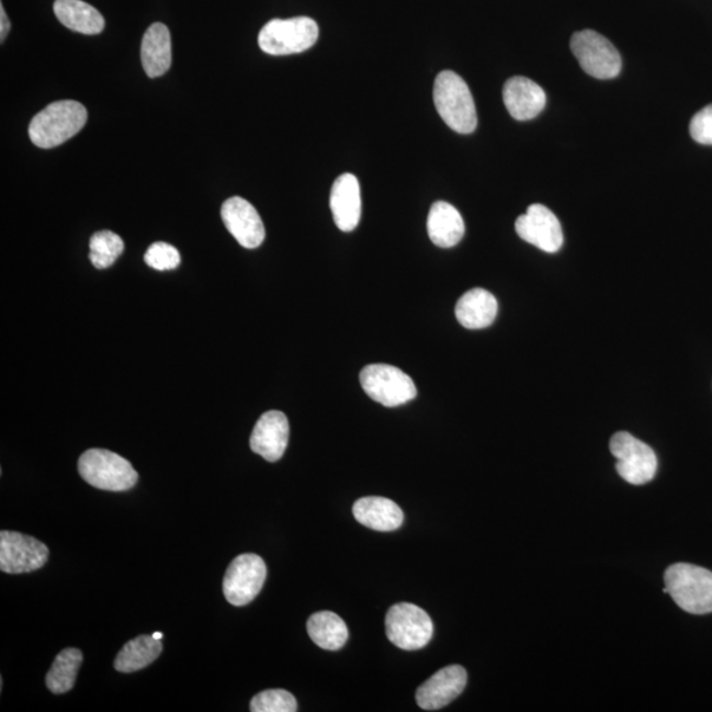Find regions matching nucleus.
<instances>
[{
  "label": "nucleus",
  "mask_w": 712,
  "mask_h": 712,
  "mask_svg": "<svg viewBox=\"0 0 712 712\" xmlns=\"http://www.w3.org/2000/svg\"><path fill=\"white\" fill-rule=\"evenodd\" d=\"M570 48L586 74L598 80H611L622 70V57L615 45L596 31L576 32Z\"/></svg>",
  "instance_id": "nucleus-7"
},
{
  "label": "nucleus",
  "mask_w": 712,
  "mask_h": 712,
  "mask_svg": "<svg viewBox=\"0 0 712 712\" xmlns=\"http://www.w3.org/2000/svg\"><path fill=\"white\" fill-rule=\"evenodd\" d=\"M11 29L8 14H5L3 4H0V42L4 43Z\"/></svg>",
  "instance_id": "nucleus-30"
},
{
  "label": "nucleus",
  "mask_w": 712,
  "mask_h": 712,
  "mask_svg": "<svg viewBox=\"0 0 712 712\" xmlns=\"http://www.w3.org/2000/svg\"><path fill=\"white\" fill-rule=\"evenodd\" d=\"M467 685V671L461 665H450L437 671L416 691V702L422 710L436 711L452 703Z\"/></svg>",
  "instance_id": "nucleus-14"
},
{
  "label": "nucleus",
  "mask_w": 712,
  "mask_h": 712,
  "mask_svg": "<svg viewBox=\"0 0 712 712\" xmlns=\"http://www.w3.org/2000/svg\"><path fill=\"white\" fill-rule=\"evenodd\" d=\"M433 100L437 111L448 126L459 134H472L478 126V115L472 91L462 77L452 70L436 78Z\"/></svg>",
  "instance_id": "nucleus-1"
},
{
  "label": "nucleus",
  "mask_w": 712,
  "mask_h": 712,
  "mask_svg": "<svg viewBox=\"0 0 712 712\" xmlns=\"http://www.w3.org/2000/svg\"><path fill=\"white\" fill-rule=\"evenodd\" d=\"M152 636H154L156 640H162V637H165V635H162L161 632H155Z\"/></svg>",
  "instance_id": "nucleus-31"
},
{
  "label": "nucleus",
  "mask_w": 712,
  "mask_h": 712,
  "mask_svg": "<svg viewBox=\"0 0 712 712\" xmlns=\"http://www.w3.org/2000/svg\"><path fill=\"white\" fill-rule=\"evenodd\" d=\"M428 235L436 246L452 248L460 244L465 235V222L453 205L437 201L428 215Z\"/></svg>",
  "instance_id": "nucleus-19"
},
{
  "label": "nucleus",
  "mask_w": 712,
  "mask_h": 712,
  "mask_svg": "<svg viewBox=\"0 0 712 712\" xmlns=\"http://www.w3.org/2000/svg\"><path fill=\"white\" fill-rule=\"evenodd\" d=\"M515 228L522 240L542 251L558 252L564 245L560 221L551 208L544 205L529 206L527 213L516 221Z\"/></svg>",
  "instance_id": "nucleus-12"
},
{
  "label": "nucleus",
  "mask_w": 712,
  "mask_h": 712,
  "mask_svg": "<svg viewBox=\"0 0 712 712\" xmlns=\"http://www.w3.org/2000/svg\"><path fill=\"white\" fill-rule=\"evenodd\" d=\"M88 122V111L77 101H57L38 113L30 124V137L38 148H54L74 137Z\"/></svg>",
  "instance_id": "nucleus-2"
},
{
  "label": "nucleus",
  "mask_w": 712,
  "mask_h": 712,
  "mask_svg": "<svg viewBox=\"0 0 712 712\" xmlns=\"http://www.w3.org/2000/svg\"><path fill=\"white\" fill-rule=\"evenodd\" d=\"M690 135L699 145L712 146V104L692 117Z\"/></svg>",
  "instance_id": "nucleus-29"
},
{
  "label": "nucleus",
  "mask_w": 712,
  "mask_h": 712,
  "mask_svg": "<svg viewBox=\"0 0 712 712\" xmlns=\"http://www.w3.org/2000/svg\"><path fill=\"white\" fill-rule=\"evenodd\" d=\"M142 64L148 77L166 75L172 65V41L167 25L155 23L142 42Z\"/></svg>",
  "instance_id": "nucleus-20"
},
{
  "label": "nucleus",
  "mask_w": 712,
  "mask_h": 712,
  "mask_svg": "<svg viewBox=\"0 0 712 712\" xmlns=\"http://www.w3.org/2000/svg\"><path fill=\"white\" fill-rule=\"evenodd\" d=\"M362 388L372 400L387 408L400 407L417 396L410 376L389 364H370L361 372Z\"/></svg>",
  "instance_id": "nucleus-8"
},
{
  "label": "nucleus",
  "mask_w": 712,
  "mask_h": 712,
  "mask_svg": "<svg viewBox=\"0 0 712 712\" xmlns=\"http://www.w3.org/2000/svg\"><path fill=\"white\" fill-rule=\"evenodd\" d=\"M389 642L403 651H418L433 636L432 619L420 607L411 603L392 606L385 617Z\"/></svg>",
  "instance_id": "nucleus-6"
},
{
  "label": "nucleus",
  "mask_w": 712,
  "mask_h": 712,
  "mask_svg": "<svg viewBox=\"0 0 712 712\" xmlns=\"http://www.w3.org/2000/svg\"><path fill=\"white\" fill-rule=\"evenodd\" d=\"M78 473L90 486L122 493L136 485L137 473L123 456L104 449H90L78 461Z\"/></svg>",
  "instance_id": "nucleus-4"
},
{
  "label": "nucleus",
  "mask_w": 712,
  "mask_h": 712,
  "mask_svg": "<svg viewBox=\"0 0 712 712\" xmlns=\"http://www.w3.org/2000/svg\"><path fill=\"white\" fill-rule=\"evenodd\" d=\"M330 208L339 230H355L362 217V197L361 185L354 174L343 173L332 184Z\"/></svg>",
  "instance_id": "nucleus-16"
},
{
  "label": "nucleus",
  "mask_w": 712,
  "mask_h": 712,
  "mask_svg": "<svg viewBox=\"0 0 712 712\" xmlns=\"http://www.w3.org/2000/svg\"><path fill=\"white\" fill-rule=\"evenodd\" d=\"M222 219L241 247L253 250L263 244L265 228L257 208L241 197L228 199L221 211Z\"/></svg>",
  "instance_id": "nucleus-13"
},
{
  "label": "nucleus",
  "mask_w": 712,
  "mask_h": 712,
  "mask_svg": "<svg viewBox=\"0 0 712 712\" xmlns=\"http://www.w3.org/2000/svg\"><path fill=\"white\" fill-rule=\"evenodd\" d=\"M308 633L313 643L325 651L343 648L349 638L348 625L335 612L321 611L308 620Z\"/></svg>",
  "instance_id": "nucleus-23"
},
{
  "label": "nucleus",
  "mask_w": 712,
  "mask_h": 712,
  "mask_svg": "<svg viewBox=\"0 0 712 712\" xmlns=\"http://www.w3.org/2000/svg\"><path fill=\"white\" fill-rule=\"evenodd\" d=\"M508 113L516 121H531L546 106V94L540 84L527 77H512L502 89Z\"/></svg>",
  "instance_id": "nucleus-17"
},
{
  "label": "nucleus",
  "mask_w": 712,
  "mask_h": 712,
  "mask_svg": "<svg viewBox=\"0 0 712 712\" xmlns=\"http://www.w3.org/2000/svg\"><path fill=\"white\" fill-rule=\"evenodd\" d=\"M290 441L289 418L279 410L265 411L255 425L250 447L268 462L283 459Z\"/></svg>",
  "instance_id": "nucleus-15"
},
{
  "label": "nucleus",
  "mask_w": 712,
  "mask_h": 712,
  "mask_svg": "<svg viewBox=\"0 0 712 712\" xmlns=\"http://www.w3.org/2000/svg\"><path fill=\"white\" fill-rule=\"evenodd\" d=\"M498 315V302L493 293L475 289L468 291L459 300L455 316L463 328L479 330L488 328Z\"/></svg>",
  "instance_id": "nucleus-21"
},
{
  "label": "nucleus",
  "mask_w": 712,
  "mask_h": 712,
  "mask_svg": "<svg viewBox=\"0 0 712 712\" xmlns=\"http://www.w3.org/2000/svg\"><path fill=\"white\" fill-rule=\"evenodd\" d=\"M82 659V652L76 648L64 649L60 655H57L45 679L54 694H65L74 689Z\"/></svg>",
  "instance_id": "nucleus-25"
},
{
  "label": "nucleus",
  "mask_w": 712,
  "mask_h": 712,
  "mask_svg": "<svg viewBox=\"0 0 712 712\" xmlns=\"http://www.w3.org/2000/svg\"><path fill=\"white\" fill-rule=\"evenodd\" d=\"M318 35V25L310 18L273 19L260 31L258 42L268 55L289 56L310 49Z\"/></svg>",
  "instance_id": "nucleus-5"
},
{
  "label": "nucleus",
  "mask_w": 712,
  "mask_h": 712,
  "mask_svg": "<svg viewBox=\"0 0 712 712\" xmlns=\"http://www.w3.org/2000/svg\"><path fill=\"white\" fill-rule=\"evenodd\" d=\"M49 558V549L31 535L19 532L0 533V570L23 574L38 570Z\"/></svg>",
  "instance_id": "nucleus-11"
},
{
  "label": "nucleus",
  "mask_w": 712,
  "mask_h": 712,
  "mask_svg": "<svg viewBox=\"0 0 712 712\" xmlns=\"http://www.w3.org/2000/svg\"><path fill=\"white\" fill-rule=\"evenodd\" d=\"M352 513L362 525L378 532L396 531L404 521L402 508L395 501L381 496L359 499L352 507Z\"/></svg>",
  "instance_id": "nucleus-18"
},
{
  "label": "nucleus",
  "mask_w": 712,
  "mask_h": 712,
  "mask_svg": "<svg viewBox=\"0 0 712 712\" xmlns=\"http://www.w3.org/2000/svg\"><path fill=\"white\" fill-rule=\"evenodd\" d=\"M145 260L146 263L156 271L176 270V268L181 263L178 248L165 244V241H158V244H154L149 247Z\"/></svg>",
  "instance_id": "nucleus-28"
},
{
  "label": "nucleus",
  "mask_w": 712,
  "mask_h": 712,
  "mask_svg": "<svg viewBox=\"0 0 712 712\" xmlns=\"http://www.w3.org/2000/svg\"><path fill=\"white\" fill-rule=\"evenodd\" d=\"M250 710L252 712H295L297 711V701L290 691L265 690L252 698Z\"/></svg>",
  "instance_id": "nucleus-27"
},
{
  "label": "nucleus",
  "mask_w": 712,
  "mask_h": 712,
  "mask_svg": "<svg viewBox=\"0 0 712 712\" xmlns=\"http://www.w3.org/2000/svg\"><path fill=\"white\" fill-rule=\"evenodd\" d=\"M162 640L143 635L131 640L115 659V669L121 673H134L147 668L161 655Z\"/></svg>",
  "instance_id": "nucleus-24"
},
{
  "label": "nucleus",
  "mask_w": 712,
  "mask_h": 712,
  "mask_svg": "<svg viewBox=\"0 0 712 712\" xmlns=\"http://www.w3.org/2000/svg\"><path fill=\"white\" fill-rule=\"evenodd\" d=\"M55 15L65 27L83 35H98L104 29L101 12L82 0H56Z\"/></svg>",
  "instance_id": "nucleus-22"
},
{
  "label": "nucleus",
  "mask_w": 712,
  "mask_h": 712,
  "mask_svg": "<svg viewBox=\"0 0 712 712\" xmlns=\"http://www.w3.org/2000/svg\"><path fill=\"white\" fill-rule=\"evenodd\" d=\"M610 450L618 460V474L630 485L643 486L655 478L657 456L652 448L636 437L619 432L612 437Z\"/></svg>",
  "instance_id": "nucleus-9"
},
{
  "label": "nucleus",
  "mask_w": 712,
  "mask_h": 712,
  "mask_svg": "<svg viewBox=\"0 0 712 712\" xmlns=\"http://www.w3.org/2000/svg\"><path fill=\"white\" fill-rule=\"evenodd\" d=\"M679 609L692 615L712 612V572L708 568L676 564L665 572V591Z\"/></svg>",
  "instance_id": "nucleus-3"
},
{
  "label": "nucleus",
  "mask_w": 712,
  "mask_h": 712,
  "mask_svg": "<svg viewBox=\"0 0 712 712\" xmlns=\"http://www.w3.org/2000/svg\"><path fill=\"white\" fill-rule=\"evenodd\" d=\"M90 261L98 270H106L113 265L124 251V244L120 235L103 230L98 231L90 239Z\"/></svg>",
  "instance_id": "nucleus-26"
},
{
  "label": "nucleus",
  "mask_w": 712,
  "mask_h": 712,
  "mask_svg": "<svg viewBox=\"0 0 712 712\" xmlns=\"http://www.w3.org/2000/svg\"><path fill=\"white\" fill-rule=\"evenodd\" d=\"M267 578V566L257 554H241L228 566L224 594L233 606H246L259 596Z\"/></svg>",
  "instance_id": "nucleus-10"
}]
</instances>
